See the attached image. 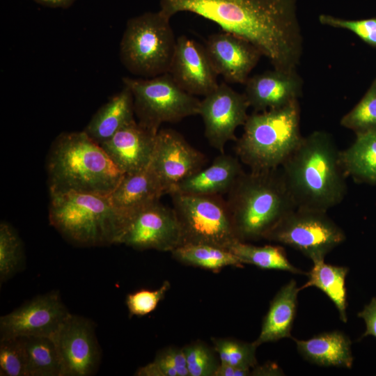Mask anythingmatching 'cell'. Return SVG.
Wrapping results in <instances>:
<instances>
[{"instance_id": "7a4b0ae2", "label": "cell", "mask_w": 376, "mask_h": 376, "mask_svg": "<svg viewBox=\"0 0 376 376\" xmlns=\"http://www.w3.org/2000/svg\"><path fill=\"white\" fill-rule=\"evenodd\" d=\"M340 151L324 131L303 136L280 167L297 207L327 212L340 204L347 194L346 175Z\"/></svg>"}, {"instance_id": "2e32d148", "label": "cell", "mask_w": 376, "mask_h": 376, "mask_svg": "<svg viewBox=\"0 0 376 376\" xmlns=\"http://www.w3.org/2000/svg\"><path fill=\"white\" fill-rule=\"evenodd\" d=\"M169 73L181 88L193 95L205 96L219 85L218 75L205 46L185 36L177 38Z\"/></svg>"}, {"instance_id": "cb8c5ba5", "label": "cell", "mask_w": 376, "mask_h": 376, "mask_svg": "<svg viewBox=\"0 0 376 376\" xmlns=\"http://www.w3.org/2000/svg\"><path fill=\"white\" fill-rule=\"evenodd\" d=\"M134 115L133 95L124 85L120 92L96 111L84 131L95 143L102 145L134 120Z\"/></svg>"}, {"instance_id": "ab89813d", "label": "cell", "mask_w": 376, "mask_h": 376, "mask_svg": "<svg viewBox=\"0 0 376 376\" xmlns=\"http://www.w3.org/2000/svg\"><path fill=\"white\" fill-rule=\"evenodd\" d=\"M251 375H281L283 371L275 363H266L263 366L253 368Z\"/></svg>"}, {"instance_id": "6da1fadb", "label": "cell", "mask_w": 376, "mask_h": 376, "mask_svg": "<svg viewBox=\"0 0 376 376\" xmlns=\"http://www.w3.org/2000/svg\"><path fill=\"white\" fill-rule=\"evenodd\" d=\"M171 18L181 12L212 21L253 44L274 69L296 71L302 53L297 0H159Z\"/></svg>"}, {"instance_id": "e575fe53", "label": "cell", "mask_w": 376, "mask_h": 376, "mask_svg": "<svg viewBox=\"0 0 376 376\" xmlns=\"http://www.w3.org/2000/svg\"><path fill=\"white\" fill-rule=\"evenodd\" d=\"M182 350L189 376H214L221 362L207 345L198 341Z\"/></svg>"}, {"instance_id": "1f68e13d", "label": "cell", "mask_w": 376, "mask_h": 376, "mask_svg": "<svg viewBox=\"0 0 376 376\" xmlns=\"http://www.w3.org/2000/svg\"><path fill=\"white\" fill-rule=\"evenodd\" d=\"M138 376H189L182 348L166 347L159 351L155 359L139 368Z\"/></svg>"}, {"instance_id": "e0dca14e", "label": "cell", "mask_w": 376, "mask_h": 376, "mask_svg": "<svg viewBox=\"0 0 376 376\" xmlns=\"http://www.w3.org/2000/svg\"><path fill=\"white\" fill-rule=\"evenodd\" d=\"M205 47L217 75L229 83L244 84L263 56L246 40L224 31L210 35Z\"/></svg>"}, {"instance_id": "f1b7e54d", "label": "cell", "mask_w": 376, "mask_h": 376, "mask_svg": "<svg viewBox=\"0 0 376 376\" xmlns=\"http://www.w3.org/2000/svg\"><path fill=\"white\" fill-rule=\"evenodd\" d=\"M27 360V376H61V367L54 342L50 337L19 338Z\"/></svg>"}, {"instance_id": "ac0fdd59", "label": "cell", "mask_w": 376, "mask_h": 376, "mask_svg": "<svg viewBox=\"0 0 376 376\" xmlns=\"http://www.w3.org/2000/svg\"><path fill=\"white\" fill-rule=\"evenodd\" d=\"M157 132L134 119L100 146L123 173H134L150 165Z\"/></svg>"}, {"instance_id": "d590c367", "label": "cell", "mask_w": 376, "mask_h": 376, "mask_svg": "<svg viewBox=\"0 0 376 376\" xmlns=\"http://www.w3.org/2000/svg\"><path fill=\"white\" fill-rule=\"evenodd\" d=\"M169 288L170 283L166 281L155 290L141 289L127 295L125 303L130 315L143 316L153 311Z\"/></svg>"}, {"instance_id": "d4e9b609", "label": "cell", "mask_w": 376, "mask_h": 376, "mask_svg": "<svg viewBox=\"0 0 376 376\" xmlns=\"http://www.w3.org/2000/svg\"><path fill=\"white\" fill-rule=\"evenodd\" d=\"M340 159L347 177L376 185V130L356 134L353 143L340 151Z\"/></svg>"}, {"instance_id": "d6a6232c", "label": "cell", "mask_w": 376, "mask_h": 376, "mask_svg": "<svg viewBox=\"0 0 376 376\" xmlns=\"http://www.w3.org/2000/svg\"><path fill=\"white\" fill-rule=\"evenodd\" d=\"M212 342L221 363L249 369L257 365L253 343L230 338H213Z\"/></svg>"}, {"instance_id": "836d02e7", "label": "cell", "mask_w": 376, "mask_h": 376, "mask_svg": "<svg viewBox=\"0 0 376 376\" xmlns=\"http://www.w3.org/2000/svg\"><path fill=\"white\" fill-rule=\"evenodd\" d=\"M0 375L27 376L26 355L19 338L0 340Z\"/></svg>"}, {"instance_id": "4fadbf2b", "label": "cell", "mask_w": 376, "mask_h": 376, "mask_svg": "<svg viewBox=\"0 0 376 376\" xmlns=\"http://www.w3.org/2000/svg\"><path fill=\"white\" fill-rule=\"evenodd\" d=\"M70 314L58 290L36 296L0 318V340L52 338Z\"/></svg>"}, {"instance_id": "3957f363", "label": "cell", "mask_w": 376, "mask_h": 376, "mask_svg": "<svg viewBox=\"0 0 376 376\" xmlns=\"http://www.w3.org/2000/svg\"><path fill=\"white\" fill-rule=\"evenodd\" d=\"M47 171L50 194L75 191L109 196L125 175L84 130L56 138Z\"/></svg>"}, {"instance_id": "5bb4252c", "label": "cell", "mask_w": 376, "mask_h": 376, "mask_svg": "<svg viewBox=\"0 0 376 376\" xmlns=\"http://www.w3.org/2000/svg\"><path fill=\"white\" fill-rule=\"evenodd\" d=\"M248 101L225 83L219 84L201 100L199 113L205 126V136L209 144L224 152L226 144L237 141L236 129L245 124L249 115Z\"/></svg>"}, {"instance_id": "83f0119b", "label": "cell", "mask_w": 376, "mask_h": 376, "mask_svg": "<svg viewBox=\"0 0 376 376\" xmlns=\"http://www.w3.org/2000/svg\"><path fill=\"white\" fill-rule=\"evenodd\" d=\"M171 253L182 263L212 270L243 265L229 250L209 244H184L173 250Z\"/></svg>"}, {"instance_id": "277c9868", "label": "cell", "mask_w": 376, "mask_h": 376, "mask_svg": "<svg viewBox=\"0 0 376 376\" xmlns=\"http://www.w3.org/2000/svg\"><path fill=\"white\" fill-rule=\"evenodd\" d=\"M227 194L236 235L242 242L265 239L297 207L280 168L244 172Z\"/></svg>"}, {"instance_id": "9a60e30c", "label": "cell", "mask_w": 376, "mask_h": 376, "mask_svg": "<svg viewBox=\"0 0 376 376\" xmlns=\"http://www.w3.org/2000/svg\"><path fill=\"white\" fill-rule=\"evenodd\" d=\"M205 155L191 146L177 131L159 130L149 167L164 194H170L182 180L204 168Z\"/></svg>"}, {"instance_id": "ba28073f", "label": "cell", "mask_w": 376, "mask_h": 376, "mask_svg": "<svg viewBox=\"0 0 376 376\" xmlns=\"http://www.w3.org/2000/svg\"><path fill=\"white\" fill-rule=\"evenodd\" d=\"M134 97L138 122L155 132L164 123L198 115L201 100L181 88L167 72L152 78L123 77Z\"/></svg>"}, {"instance_id": "d6986e66", "label": "cell", "mask_w": 376, "mask_h": 376, "mask_svg": "<svg viewBox=\"0 0 376 376\" xmlns=\"http://www.w3.org/2000/svg\"><path fill=\"white\" fill-rule=\"evenodd\" d=\"M244 95L256 112L283 107L297 101L301 81L296 71L274 69L249 77Z\"/></svg>"}, {"instance_id": "603a6c76", "label": "cell", "mask_w": 376, "mask_h": 376, "mask_svg": "<svg viewBox=\"0 0 376 376\" xmlns=\"http://www.w3.org/2000/svg\"><path fill=\"white\" fill-rule=\"evenodd\" d=\"M300 290L296 281L291 279L276 292L264 317L260 334L253 342L256 347L283 338H292L291 331L297 314V297Z\"/></svg>"}, {"instance_id": "5b68a950", "label": "cell", "mask_w": 376, "mask_h": 376, "mask_svg": "<svg viewBox=\"0 0 376 376\" xmlns=\"http://www.w3.org/2000/svg\"><path fill=\"white\" fill-rule=\"evenodd\" d=\"M109 196L75 191L52 194L49 223L76 245L119 244L129 218L111 204Z\"/></svg>"}, {"instance_id": "4316f807", "label": "cell", "mask_w": 376, "mask_h": 376, "mask_svg": "<svg viewBox=\"0 0 376 376\" xmlns=\"http://www.w3.org/2000/svg\"><path fill=\"white\" fill-rule=\"evenodd\" d=\"M228 250L244 264H251L264 269L286 271L295 274L306 272L292 265L285 250L280 246H255L240 240L232 244Z\"/></svg>"}, {"instance_id": "7402d4cb", "label": "cell", "mask_w": 376, "mask_h": 376, "mask_svg": "<svg viewBox=\"0 0 376 376\" xmlns=\"http://www.w3.org/2000/svg\"><path fill=\"white\" fill-rule=\"evenodd\" d=\"M292 339L299 354L311 363L349 369L352 366V342L341 331L322 332L307 340Z\"/></svg>"}, {"instance_id": "484cf974", "label": "cell", "mask_w": 376, "mask_h": 376, "mask_svg": "<svg viewBox=\"0 0 376 376\" xmlns=\"http://www.w3.org/2000/svg\"><path fill=\"white\" fill-rule=\"evenodd\" d=\"M313 263L311 270L306 272L308 281L300 288V290L308 287H316L320 289L335 305L340 320L345 323L347 322V302L345 280L349 268L327 264L324 260Z\"/></svg>"}, {"instance_id": "7c38bea8", "label": "cell", "mask_w": 376, "mask_h": 376, "mask_svg": "<svg viewBox=\"0 0 376 376\" xmlns=\"http://www.w3.org/2000/svg\"><path fill=\"white\" fill-rule=\"evenodd\" d=\"M119 244L137 250L171 252L183 244L175 211L159 201L136 211L129 217Z\"/></svg>"}, {"instance_id": "8992f818", "label": "cell", "mask_w": 376, "mask_h": 376, "mask_svg": "<svg viewBox=\"0 0 376 376\" xmlns=\"http://www.w3.org/2000/svg\"><path fill=\"white\" fill-rule=\"evenodd\" d=\"M300 109L298 101L283 107L249 115L235 151L250 171L280 168L299 144Z\"/></svg>"}, {"instance_id": "52a82bcc", "label": "cell", "mask_w": 376, "mask_h": 376, "mask_svg": "<svg viewBox=\"0 0 376 376\" xmlns=\"http://www.w3.org/2000/svg\"><path fill=\"white\" fill-rule=\"evenodd\" d=\"M170 19L159 10L127 20L119 55L130 72L141 78L169 72L177 42Z\"/></svg>"}, {"instance_id": "4dcf8cb0", "label": "cell", "mask_w": 376, "mask_h": 376, "mask_svg": "<svg viewBox=\"0 0 376 376\" xmlns=\"http://www.w3.org/2000/svg\"><path fill=\"white\" fill-rule=\"evenodd\" d=\"M355 134L376 130V79L360 101L340 120Z\"/></svg>"}, {"instance_id": "44dd1931", "label": "cell", "mask_w": 376, "mask_h": 376, "mask_svg": "<svg viewBox=\"0 0 376 376\" xmlns=\"http://www.w3.org/2000/svg\"><path fill=\"white\" fill-rule=\"evenodd\" d=\"M164 194L150 168L134 173L125 174L109 196L111 204L129 218L132 214L155 202Z\"/></svg>"}, {"instance_id": "74e56055", "label": "cell", "mask_w": 376, "mask_h": 376, "mask_svg": "<svg viewBox=\"0 0 376 376\" xmlns=\"http://www.w3.org/2000/svg\"><path fill=\"white\" fill-rule=\"evenodd\" d=\"M358 317L362 318L366 324V331L362 338L372 336L376 338V297L364 306L358 313Z\"/></svg>"}, {"instance_id": "60d3db41", "label": "cell", "mask_w": 376, "mask_h": 376, "mask_svg": "<svg viewBox=\"0 0 376 376\" xmlns=\"http://www.w3.org/2000/svg\"><path fill=\"white\" fill-rule=\"evenodd\" d=\"M36 3L49 8H68L77 0H33Z\"/></svg>"}, {"instance_id": "f546056e", "label": "cell", "mask_w": 376, "mask_h": 376, "mask_svg": "<svg viewBox=\"0 0 376 376\" xmlns=\"http://www.w3.org/2000/svg\"><path fill=\"white\" fill-rule=\"evenodd\" d=\"M22 241L15 230L8 224H0V282L6 281L23 267Z\"/></svg>"}, {"instance_id": "9c48e42d", "label": "cell", "mask_w": 376, "mask_h": 376, "mask_svg": "<svg viewBox=\"0 0 376 376\" xmlns=\"http://www.w3.org/2000/svg\"><path fill=\"white\" fill-rule=\"evenodd\" d=\"M170 196L181 226L183 244H204L228 250L239 240L226 199L222 195L173 193Z\"/></svg>"}, {"instance_id": "8d00e7d4", "label": "cell", "mask_w": 376, "mask_h": 376, "mask_svg": "<svg viewBox=\"0 0 376 376\" xmlns=\"http://www.w3.org/2000/svg\"><path fill=\"white\" fill-rule=\"evenodd\" d=\"M319 21L324 25L349 30L368 45L376 47V18L347 20L322 14Z\"/></svg>"}, {"instance_id": "30bf717a", "label": "cell", "mask_w": 376, "mask_h": 376, "mask_svg": "<svg viewBox=\"0 0 376 376\" xmlns=\"http://www.w3.org/2000/svg\"><path fill=\"white\" fill-rule=\"evenodd\" d=\"M345 233L327 212L296 207L285 214L265 239L290 246L313 263L345 240Z\"/></svg>"}, {"instance_id": "8fae6325", "label": "cell", "mask_w": 376, "mask_h": 376, "mask_svg": "<svg viewBox=\"0 0 376 376\" xmlns=\"http://www.w3.org/2000/svg\"><path fill=\"white\" fill-rule=\"evenodd\" d=\"M52 338L60 359L61 376L96 373L102 352L90 320L70 313Z\"/></svg>"}, {"instance_id": "f35d334b", "label": "cell", "mask_w": 376, "mask_h": 376, "mask_svg": "<svg viewBox=\"0 0 376 376\" xmlns=\"http://www.w3.org/2000/svg\"><path fill=\"white\" fill-rule=\"evenodd\" d=\"M251 375L249 368H244L231 365L221 363L217 369L214 376H247Z\"/></svg>"}, {"instance_id": "ffe728a7", "label": "cell", "mask_w": 376, "mask_h": 376, "mask_svg": "<svg viewBox=\"0 0 376 376\" xmlns=\"http://www.w3.org/2000/svg\"><path fill=\"white\" fill-rule=\"evenodd\" d=\"M244 172L239 158L223 152L210 166L181 181L171 194L223 196Z\"/></svg>"}]
</instances>
